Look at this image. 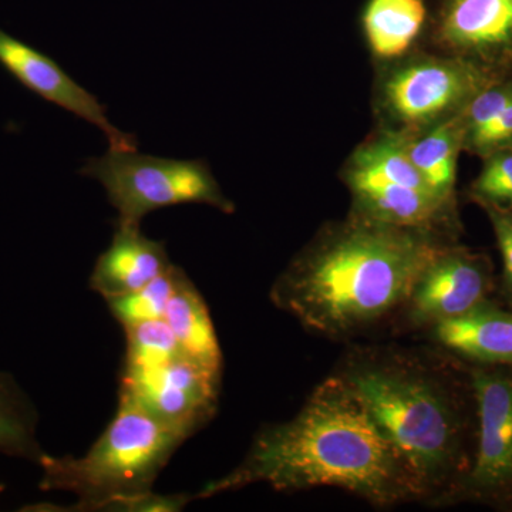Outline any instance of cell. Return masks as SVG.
Masks as SVG:
<instances>
[{"instance_id": "4fadbf2b", "label": "cell", "mask_w": 512, "mask_h": 512, "mask_svg": "<svg viewBox=\"0 0 512 512\" xmlns=\"http://www.w3.org/2000/svg\"><path fill=\"white\" fill-rule=\"evenodd\" d=\"M440 348L474 366L512 367V312L490 301L429 329Z\"/></svg>"}, {"instance_id": "d4e9b609", "label": "cell", "mask_w": 512, "mask_h": 512, "mask_svg": "<svg viewBox=\"0 0 512 512\" xmlns=\"http://www.w3.org/2000/svg\"><path fill=\"white\" fill-rule=\"evenodd\" d=\"M5 488H6L5 485L0 484V495L3 494V491H5Z\"/></svg>"}, {"instance_id": "d6986e66", "label": "cell", "mask_w": 512, "mask_h": 512, "mask_svg": "<svg viewBox=\"0 0 512 512\" xmlns=\"http://www.w3.org/2000/svg\"><path fill=\"white\" fill-rule=\"evenodd\" d=\"M37 413L12 375L0 372V453L39 466L46 451L36 436Z\"/></svg>"}, {"instance_id": "ffe728a7", "label": "cell", "mask_w": 512, "mask_h": 512, "mask_svg": "<svg viewBox=\"0 0 512 512\" xmlns=\"http://www.w3.org/2000/svg\"><path fill=\"white\" fill-rule=\"evenodd\" d=\"M181 269L180 266L171 265L167 272L138 291L107 299L111 316L123 329L163 319Z\"/></svg>"}, {"instance_id": "30bf717a", "label": "cell", "mask_w": 512, "mask_h": 512, "mask_svg": "<svg viewBox=\"0 0 512 512\" xmlns=\"http://www.w3.org/2000/svg\"><path fill=\"white\" fill-rule=\"evenodd\" d=\"M437 40L448 56L476 64L495 79L512 77V0H446Z\"/></svg>"}, {"instance_id": "e0dca14e", "label": "cell", "mask_w": 512, "mask_h": 512, "mask_svg": "<svg viewBox=\"0 0 512 512\" xmlns=\"http://www.w3.org/2000/svg\"><path fill=\"white\" fill-rule=\"evenodd\" d=\"M464 138V111L440 121L433 130L427 131L423 136L414 138L409 133L407 151L413 164L431 190L446 200L454 201L457 161L461 151H464Z\"/></svg>"}, {"instance_id": "9c48e42d", "label": "cell", "mask_w": 512, "mask_h": 512, "mask_svg": "<svg viewBox=\"0 0 512 512\" xmlns=\"http://www.w3.org/2000/svg\"><path fill=\"white\" fill-rule=\"evenodd\" d=\"M493 268L484 255L450 245L424 268L397 316L412 329L456 318L488 301Z\"/></svg>"}, {"instance_id": "5bb4252c", "label": "cell", "mask_w": 512, "mask_h": 512, "mask_svg": "<svg viewBox=\"0 0 512 512\" xmlns=\"http://www.w3.org/2000/svg\"><path fill=\"white\" fill-rule=\"evenodd\" d=\"M353 214L394 227L443 231L453 222L454 201L403 185H379L353 192Z\"/></svg>"}, {"instance_id": "3957f363", "label": "cell", "mask_w": 512, "mask_h": 512, "mask_svg": "<svg viewBox=\"0 0 512 512\" xmlns=\"http://www.w3.org/2000/svg\"><path fill=\"white\" fill-rule=\"evenodd\" d=\"M335 375L402 458L419 501L456 503L474 453L467 397L457 383L424 357L387 346L352 350Z\"/></svg>"}, {"instance_id": "7a4b0ae2", "label": "cell", "mask_w": 512, "mask_h": 512, "mask_svg": "<svg viewBox=\"0 0 512 512\" xmlns=\"http://www.w3.org/2000/svg\"><path fill=\"white\" fill-rule=\"evenodd\" d=\"M444 234L352 214L293 258L271 301L311 332L353 338L399 313L424 268L450 247Z\"/></svg>"}, {"instance_id": "7402d4cb", "label": "cell", "mask_w": 512, "mask_h": 512, "mask_svg": "<svg viewBox=\"0 0 512 512\" xmlns=\"http://www.w3.org/2000/svg\"><path fill=\"white\" fill-rule=\"evenodd\" d=\"M484 167L471 187L480 205L512 210V146L498 148L483 158Z\"/></svg>"}, {"instance_id": "6da1fadb", "label": "cell", "mask_w": 512, "mask_h": 512, "mask_svg": "<svg viewBox=\"0 0 512 512\" xmlns=\"http://www.w3.org/2000/svg\"><path fill=\"white\" fill-rule=\"evenodd\" d=\"M255 484L281 493L336 487L382 508L419 501L402 458L335 373L315 387L292 419L262 427L241 463L194 498Z\"/></svg>"}, {"instance_id": "484cf974", "label": "cell", "mask_w": 512, "mask_h": 512, "mask_svg": "<svg viewBox=\"0 0 512 512\" xmlns=\"http://www.w3.org/2000/svg\"><path fill=\"white\" fill-rule=\"evenodd\" d=\"M510 507H511V510H512V504L510 505Z\"/></svg>"}, {"instance_id": "5b68a950", "label": "cell", "mask_w": 512, "mask_h": 512, "mask_svg": "<svg viewBox=\"0 0 512 512\" xmlns=\"http://www.w3.org/2000/svg\"><path fill=\"white\" fill-rule=\"evenodd\" d=\"M80 174L103 185L110 204L119 212V224L140 225L150 212L181 204L210 205L225 214L235 210L204 160L109 150L90 158Z\"/></svg>"}, {"instance_id": "603a6c76", "label": "cell", "mask_w": 512, "mask_h": 512, "mask_svg": "<svg viewBox=\"0 0 512 512\" xmlns=\"http://www.w3.org/2000/svg\"><path fill=\"white\" fill-rule=\"evenodd\" d=\"M481 208L487 212L488 220L494 229L503 259V293L512 305V210L495 205H481Z\"/></svg>"}, {"instance_id": "ba28073f", "label": "cell", "mask_w": 512, "mask_h": 512, "mask_svg": "<svg viewBox=\"0 0 512 512\" xmlns=\"http://www.w3.org/2000/svg\"><path fill=\"white\" fill-rule=\"evenodd\" d=\"M221 379L183 355L158 365L121 369L120 392L190 439L217 414Z\"/></svg>"}, {"instance_id": "8fae6325", "label": "cell", "mask_w": 512, "mask_h": 512, "mask_svg": "<svg viewBox=\"0 0 512 512\" xmlns=\"http://www.w3.org/2000/svg\"><path fill=\"white\" fill-rule=\"evenodd\" d=\"M0 66L29 92L74 116L89 121L103 131L110 150L136 151L137 140L114 127L106 116V106L72 79L56 60L36 47L0 29Z\"/></svg>"}, {"instance_id": "8992f818", "label": "cell", "mask_w": 512, "mask_h": 512, "mask_svg": "<svg viewBox=\"0 0 512 512\" xmlns=\"http://www.w3.org/2000/svg\"><path fill=\"white\" fill-rule=\"evenodd\" d=\"M476 446L458 500L512 504V367L473 366Z\"/></svg>"}, {"instance_id": "9a60e30c", "label": "cell", "mask_w": 512, "mask_h": 512, "mask_svg": "<svg viewBox=\"0 0 512 512\" xmlns=\"http://www.w3.org/2000/svg\"><path fill=\"white\" fill-rule=\"evenodd\" d=\"M163 319L170 326L181 353L194 365L221 379L224 360L214 322L207 303L184 269L178 275Z\"/></svg>"}, {"instance_id": "44dd1931", "label": "cell", "mask_w": 512, "mask_h": 512, "mask_svg": "<svg viewBox=\"0 0 512 512\" xmlns=\"http://www.w3.org/2000/svg\"><path fill=\"white\" fill-rule=\"evenodd\" d=\"M126 332V355L123 369H140L167 362L180 355L170 326L164 319L151 320L141 325L130 326Z\"/></svg>"}, {"instance_id": "cb8c5ba5", "label": "cell", "mask_w": 512, "mask_h": 512, "mask_svg": "<svg viewBox=\"0 0 512 512\" xmlns=\"http://www.w3.org/2000/svg\"><path fill=\"white\" fill-rule=\"evenodd\" d=\"M507 146H512V100L490 126L464 143V150L484 158Z\"/></svg>"}, {"instance_id": "52a82bcc", "label": "cell", "mask_w": 512, "mask_h": 512, "mask_svg": "<svg viewBox=\"0 0 512 512\" xmlns=\"http://www.w3.org/2000/svg\"><path fill=\"white\" fill-rule=\"evenodd\" d=\"M495 80L500 79L460 57L414 60L390 74L384 83V104L412 131L457 116Z\"/></svg>"}, {"instance_id": "ac0fdd59", "label": "cell", "mask_w": 512, "mask_h": 512, "mask_svg": "<svg viewBox=\"0 0 512 512\" xmlns=\"http://www.w3.org/2000/svg\"><path fill=\"white\" fill-rule=\"evenodd\" d=\"M426 20L423 0H370L363 25L373 52L383 59L402 56Z\"/></svg>"}, {"instance_id": "7c38bea8", "label": "cell", "mask_w": 512, "mask_h": 512, "mask_svg": "<svg viewBox=\"0 0 512 512\" xmlns=\"http://www.w3.org/2000/svg\"><path fill=\"white\" fill-rule=\"evenodd\" d=\"M164 242L146 237L140 225L116 222L111 244L90 275V289L104 301L136 292L171 268Z\"/></svg>"}, {"instance_id": "277c9868", "label": "cell", "mask_w": 512, "mask_h": 512, "mask_svg": "<svg viewBox=\"0 0 512 512\" xmlns=\"http://www.w3.org/2000/svg\"><path fill=\"white\" fill-rule=\"evenodd\" d=\"M185 437L158 420L127 394L109 426L80 457L45 454L40 490L66 491L77 503L60 508L32 505L33 511L157 512L153 487Z\"/></svg>"}, {"instance_id": "2e32d148", "label": "cell", "mask_w": 512, "mask_h": 512, "mask_svg": "<svg viewBox=\"0 0 512 512\" xmlns=\"http://www.w3.org/2000/svg\"><path fill=\"white\" fill-rule=\"evenodd\" d=\"M407 141L409 133H386L359 148L346 175L352 192L379 185H403L434 192L413 164Z\"/></svg>"}]
</instances>
